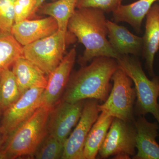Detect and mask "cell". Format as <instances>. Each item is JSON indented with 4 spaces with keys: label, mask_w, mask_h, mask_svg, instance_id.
<instances>
[{
    "label": "cell",
    "mask_w": 159,
    "mask_h": 159,
    "mask_svg": "<svg viewBox=\"0 0 159 159\" xmlns=\"http://www.w3.org/2000/svg\"><path fill=\"white\" fill-rule=\"evenodd\" d=\"M12 71L22 94L32 88L45 89L47 86L46 74L23 56L15 61Z\"/></svg>",
    "instance_id": "obj_16"
},
{
    "label": "cell",
    "mask_w": 159,
    "mask_h": 159,
    "mask_svg": "<svg viewBox=\"0 0 159 159\" xmlns=\"http://www.w3.org/2000/svg\"><path fill=\"white\" fill-rule=\"evenodd\" d=\"M50 110L42 106L12 132L0 149V159L33 157L34 152L48 134Z\"/></svg>",
    "instance_id": "obj_3"
},
{
    "label": "cell",
    "mask_w": 159,
    "mask_h": 159,
    "mask_svg": "<svg viewBox=\"0 0 159 159\" xmlns=\"http://www.w3.org/2000/svg\"><path fill=\"white\" fill-rule=\"evenodd\" d=\"M36 0H15L14 3L15 24L29 19L38 8Z\"/></svg>",
    "instance_id": "obj_25"
},
{
    "label": "cell",
    "mask_w": 159,
    "mask_h": 159,
    "mask_svg": "<svg viewBox=\"0 0 159 159\" xmlns=\"http://www.w3.org/2000/svg\"><path fill=\"white\" fill-rule=\"evenodd\" d=\"M58 30L56 20L49 16L36 20L27 19L15 24L11 34L24 47L50 36Z\"/></svg>",
    "instance_id": "obj_12"
},
{
    "label": "cell",
    "mask_w": 159,
    "mask_h": 159,
    "mask_svg": "<svg viewBox=\"0 0 159 159\" xmlns=\"http://www.w3.org/2000/svg\"><path fill=\"white\" fill-rule=\"evenodd\" d=\"M84 102L85 100L75 103L60 101L50 111L48 134L65 143L79 121Z\"/></svg>",
    "instance_id": "obj_10"
},
{
    "label": "cell",
    "mask_w": 159,
    "mask_h": 159,
    "mask_svg": "<svg viewBox=\"0 0 159 159\" xmlns=\"http://www.w3.org/2000/svg\"><path fill=\"white\" fill-rule=\"evenodd\" d=\"M117 60L99 57L71 74L61 101L75 103L95 99L104 102L111 90L110 80L119 68Z\"/></svg>",
    "instance_id": "obj_1"
},
{
    "label": "cell",
    "mask_w": 159,
    "mask_h": 159,
    "mask_svg": "<svg viewBox=\"0 0 159 159\" xmlns=\"http://www.w3.org/2000/svg\"><path fill=\"white\" fill-rule=\"evenodd\" d=\"M114 119L106 113L101 112L86 140L83 154V159L96 158Z\"/></svg>",
    "instance_id": "obj_18"
},
{
    "label": "cell",
    "mask_w": 159,
    "mask_h": 159,
    "mask_svg": "<svg viewBox=\"0 0 159 159\" xmlns=\"http://www.w3.org/2000/svg\"><path fill=\"white\" fill-rule=\"evenodd\" d=\"M109 42L120 57L132 54L138 56L142 53L143 37L133 34L124 26L107 20Z\"/></svg>",
    "instance_id": "obj_14"
},
{
    "label": "cell",
    "mask_w": 159,
    "mask_h": 159,
    "mask_svg": "<svg viewBox=\"0 0 159 159\" xmlns=\"http://www.w3.org/2000/svg\"><path fill=\"white\" fill-rule=\"evenodd\" d=\"M157 1L159 0H138L128 5H121L113 12L114 22L128 23L137 32H141L143 19Z\"/></svg>",
    "instance_id": "obj_17"
},
{
    "label": "cell",
    "mask_w": 159,
    "mask_h": 159,
    "mask_svg": "<svg viewBox=\"0 0 159 159\" xmlns=\"http://www.w3.org/2000/svg\"><path fill=\"white\" fill-rule=\"evenodd\" d=\"M67 33L58 31L23 47V56L48 75L65 56Z\"/></svg>",
    "instance_id": "obj_6"
},
{
    "label": "cell",
    "mask_w": 159,
    "mask_h": 159,
    "mask_svg": "<svg viewBox=\"0 0 159 159\" xmlns=\"http://www.w3.org/2000/svg\"><path fill=\"white\" fill-rule=\"evenodd\" d=\"M98 101L88 99L74 131L66 140L62 159H83L84 148L89 132L99 116Z\"/></svg>",
    "instance_id": "obj_8"
},
{
    "label": "cell",
    "mask_w": 159,
    "mask_h": 159,
    "mask_svg": "<svg viewBox=\"0 0 159 159\" xmlns=\"http://www.w3.org/2000/svg\"><path fill=\"white\" fill-rule=\"evenodd\" d=\"M133 124L136 132L138 152L133 159H159V145L156 140L158 136V123L149 122L144 116H139Z\"/></svg>",
    "instance_id": "obj_13"
},
{
    "label": "cell",
    "mask_w": 159,
    "mask_h": 159,
    "mask_svg": "<svg viewBox=\"0 0 159 159\" xmlns=\"http://www.w3.org/2000/svg\"><path fill=\"white\" fill-rule=\"evenodd\" d=\"M76 56V49L73 48L65 55L57 67L48 75V84L43 94L42 106L50 111L61 101Z\"/></svg>",
    "instance_id": "obj_11"
},
{
    "label": "cell",
    "mask_w": 159,
    "mask_h": 159,
    "mask_svg": "<svg viewBox=\"0 0 159 159\" xmlns=\"http://www.w3.org/2000/svg\"><path fill=\"white\" fill-rule=\"evenodd\" d=\"M64 144L48 134L38 147L33 157L36 159H61Z\"/></svg>",
    "instance_id": "obj_22"
},
{
    "label": "cell",
    "mask_w": 159,
    "mask_h": 159,
    "mask_svg": "<svg viewBox=\"0 0 159 159\" xmlns=\"http://www.w3.org/2000/svg\"><path fill=\"white\" fill-rule=\"evenodd\" d=\"M77 1L57 0L41 5L39 8V12L54 18L57 21L58 30L67 33L69 21L75 11Z\"/></svg>",
    "instance_id": "obj_19"
},
{
    "label": "cell",
    "mask_w": 159,
    "mask_h": 159,
    "mask_svg": "<svg viewBox=\"0 0 159 159\" xmlns=\"http://www.w3.org/2000/svg\"><path fill=\"white\" fill-rule=\"evenodd\" d=\"M15 0H0V32L11 33L15 24Z\"/></svg>",
    "instance_id": "obj_23"
},
{
    "label": "cell",
    "mask_w": 159,
    "mask_h": 159,
    "mask_svg": "<svg viewBox=\"0 0 159 159\" xmlns=\"http://www.w3.org/2000/svg\"><path fill=\"white\" fill-rule=\"evenodd\" d=\"M44 89L34 87L22 94L3 113L1 125L11 133L42 106Z\"/></svg>",
    "instance_id": "obj_9"
},
{
    "label": "cell",
    "mask_w": 159,
    "mask_h": 159,
    "mask_svg": "<svg viewBox=\"0 0 159 159\" xmlns=\"http://www.w3.org/2000/svg\"><path fill=\"white\" fill-rule=\"evenodd\" d=\"M105 13L92 8L75 9L69 21L68 30L85 48L79 63L85 66L99 57L118 60L119 55L114 51L107 39L108 29Z\"/></svg>",
    "instance_id": "obj_2"
},
{
    "label": "cell",
    "mask_w": 159,
    "mask_h": 159,
    "mask_svg": "<svg viewBox=\"0 0 159 159\" xmlns=\"http://www.w3.org/2000/svg\"><path fill=\"white\" fill-rule=\"evenodd\" d=\"M23 56V46L11 33L0 32V72L9 68Z\"/></svg>",
    "instance_id": "obj_21"
},
{
    "label": "cell",
    "mask_w": 159,
    "mask_h": 159,
    "mask_svg": "<svg viewBox=\"0 0 159 159\" xmlns=\"http://www.w3.org/2000/svg\"><path fill=\"white\" fill-rule=\"evenodd\" d=\"M117 61L119 67L125 71L134 84L136 113L139 116L152 114L159 125V79L157 77L152 80L148 79L137 58L124 55Z\"/></svg>",
    "instance_id": "obj_4"
},
{
    "label": "cell",
    "mask_w": 159,
    "mask_h": 159,
    "mask_svg": "<svg viewBox=\"0 0 159 159\" xmlns=\"http://www.w3.org/2000/svg\"><path fill=\"white\" fill-rule=\"evenodd\" d=\"M146 17L142 53L148 73L152 76L155 56L159 49V5L154 4Z\"/></svg>",
    "instance_id": "obj_15"
},
{
    "label": "cell",
    "mask_w": 159,
    "mask_h": 159,
    "mask_svg": "<svg viewBox=\"0 0 159 159\" xmlns=\"http://www.w3.org/2000/svg\"><path fill=\"white\" fill-rule=\"evenodd\" d=\"M113 81L110 93L103 104L98 105L99 112H104L114 118L133 123L135 90L133 81L119 67L112 76Z\"/></svg>",
    "instance_id": "obj_5"
},
{
    "label": "cell",
    "mask_w": 159,
    "mask_h": 159,
    "mask_svg": "<svg viewBox=\"0 0 159 159\" xmlns=\"http://www.w3.org/2000/svg\"><path fill=\"white\" fill-rule=\"evenodd\" d=\"M3 111L1 106H0V125L1 124V121H2V117Z\"/></svg>",
    "instance_id": "obj_28"
},
{
    "label": "cell",
    "mask_w": 159,
    "mask_h": 159,
    "mask_svg": "<svg viewBox=\"0 0 159 159\" xmlns=\"http://www.w3.org/2000/svg\"><path fill=\"white\" fill-rule=\"evenodd\" d=\"M9 134L2 125H0V149L2 148L9 138Z\"/></svg>",
    "instance_id": "obj_26"
},
{
    "label": "cell",
    "mask_w": 159,
    "mask_h": 159,
    "mask_svg": "<svg viewBox=\"0 0 159 159\" xmlns=\"http://www.w3.org/2000/svg\"><path fill=\"white\" fill-rule=\"evenodd\" d=\"M123 0H78L76 8H92L101 10L104 13L113 12L122 5Z\"/></svg>",
    "instance_id": "obj_24"
},
{
    "label": "cell",
    "mask_w": 159,
    "mask_h": 159,
    "mask_svg": "<svg viewBox=\"0 0 159 159\" xmlns=\"http://www.w3.org/2000/svg\"><path fill=\"white\" fill-rule=\"evenodd\" d=\"M16 77L9 68L0 72V106L3 111L21 96Z\"/></svg>",
    "instance_id": "obj_20"
},
{
    "label": "cell",
    "mask_w": 159,
    "mask_h": 159,
    "mask_svg": "<svg viewBox=\"0 0 159 159\" xmlns=\"http://www.w3.org/2000/svg\"></svg>",
    "instance_id": "obj_29"
},
{
    "label": "cell",
    "mask_w": 159,
    "mask_h": 159,
    "mask_svg": "<svg viewBox=\"0 0 159 159\" xmlns=\"http://www.w3.org/2000/svg\"><path fill=\"white\" fill-rule=\"evenodd\" d=\"M46 0H36V2H37V5H37V8L39 9L40 6L43 5V3Z\"/></svg>",
    "instance_id": "obj_27"
},
{
    "label": "cell",
    "mask_w": 159,
    "mask_h": 159,
    "mask_svg": "<svg viewBox=\"0 0 159 159\" xmlns=\"http://www.w3.org/2000/svg\"><path fill=\"white\" fill-rule=\"evenodd\" d=\"M136 135L133 123L114 118L99 151L100 158L130 159L136 154Z\"/></svg>",
    "instance_id": "obj_7"
}]
</instances>
